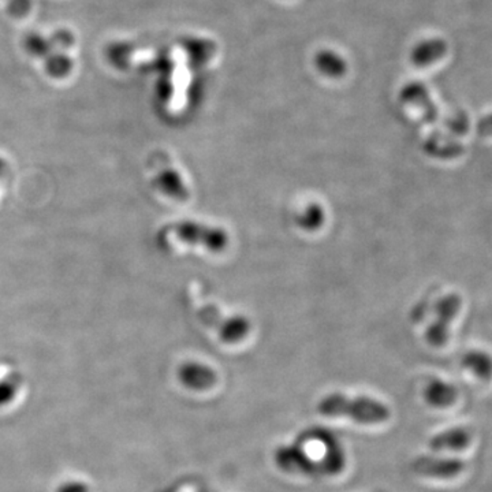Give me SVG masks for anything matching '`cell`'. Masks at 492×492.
Masks as SVG:
<instances>
[{
	"label": "cell",
	"instance_id": "10",
	"mask_svg": "<svg viewBox=\"0 0 492 492\" xmlns=\"http://www.w3.org/2000/svg\"><path fill=\"white\" fill-rule=\"evenodd\" d=\"M462 364L467 369L473 372L476 377L483 378V379H488L489 374H491L489 357L486 353H481V351H470L462 359Z\"/></svg>",
	"mask_w": 492,
	"mask_h": 492
},
{
	"label": "cell",
	"instance_id": "12",
	"mask_svg": "<svg viewBox=\"0 0 492 492\" xmlns=\"http://www.w3.org/2000/svg\"><path fill=\"white\" fill-rule=\"evenodd\" d=\"M25 50L31 54L32 56H36V58L45 59L48 55L54 53L56 50L54 47L53 43H51L50 37L42 36L39 34H31L29 36L25 37Z\"/></svg>",
	"mask_w": 492,
	"mask_h": 492
},
{
	"label": "cell",
	"instance_id": "3",
	"mask_svg": "<svg viewBox=\"0 0 492 492\" xmlns=\"http://www.w3.org/2000/svg\"><path fill=\"white\" fill-rule=\"evenodd\" d=\"M465 469V462L456 458L423 456L412 462V470L423 477L453 478Z\"/></svg>",
	"mask_w": 492,
	"mask_h": 492
},
{
	"label": "cell",
	"instance_id": "1",
	"mask_svg": "<svg viewBox=\"0 0 492 492\" xmlns=\"http://www.w3.org/2000/svg\"><path fill=\"white\" fill-rule=\"evenodd\" d=\"M319 412L330 418H348L362 424L386 423L391 412L385 404L368 397H350L331 394L324 397L319 404Z\"/></svg>",
	"mask_w": 492,
	"mask_h": 492
},
{
	"label": "cell",
	"instance_id": "15",
	"mask_svg": "<svg viewBox=\"0 0 492 492\" xmlns=\"http://www.w3.org/2000/svg\"><path fill=\"white\" fill-rule=\"evenodd\" d=\"M50 40L56 50L64 51V53L74 44V36H73L72 32L64 31V29L54 32L51 34Z\"/></svg>",
	"mask_w": 492,
	"mask_h": 492
},
{
	"label": "cell",
	"instance_id": "4",
	"mask_svg": "<svg viewBox=\"0 0 492 492\" xmlns=\"http://www.w3.org/2000/svg\"><path fill=\"white\" fill-rule=\"evenodd\" d=\"M181 380L189 389L205 390L215 385L216 374L207 365L188 364L181 369Z\"/></svg>",
	"mask_w": 492,
	"mask_h": 492
},
{
	"label": "cell",
	"instance_id": "7",
	"mask_svg": "<svg viewBox=\"0 0 492 492\" xmlns=\"http://www.w3.org/2000/svg\"><path fill=\"white\" fill-rule=\"evenodd\" d=\"M426 399L434 408H448L457 399V389L450 383L434 380L426 390Z\"/></svg>",
	"mask_w": 492,
	"mask_h": 492
},
{
	"label": "cell",
	"instance_id": "11",
	"mask_svg": "<svg viewBox=\"0 0 492 492\" xmlns=\"http://www.w3.org/2000/svg\"><path fill=\"white\" fill-rule=\"evenodd\" d=\"M45 61V70L53 77L62 78L69 74L73 69V61L64 51H54Z\"/></svg>",
	"mask_w": 492,
	"mask_h": 492
},
{
	"label": "cell",
	"instance_id": "9",
	"mask_svg": "<svg viewBox=\"0 0 492 492\" xmlns=\"http://www.w3.org/2000/svg\"><path fill=\"white\" fill-rule=\"evenodd\" d=\"M316 66L323 74L329 75V77H340L346 72L345 61L337 54L330 53V51L319 54L318 58H316Z\"/></svg>",
	"mask_w": 492,
	"mask_h": 492
},
{
	"label": "cell",
	"instance_id": "6",
	"mask_svg": "<svg viewBox=\"0 0 492 492\" xmlns=\"http://www.w3.org/2000/svg\"><path fill=\"white\" fill-rule=\"evenodd\" d=\"M446 53H448V45L445 42L438 39L428 40V42L421 43L413 50L412 61L418 66H428V64L442 59Z\"/></svg>",
	"mask_w": 492,
	"mask_h": 492
},
{
	"label": "cell",
	"instance_id": "2",
	"mask_svg": "<svg viewBox=\"0 0 492 492\" xmlns=\"http://www.w3.org/2000/svg\"><path fill=\"white\" fill-rule=\"evenodd\" d=\"M462 301L457 294L443 297L437 302L435 312H437V320L427 330L426 338L431 345L442 346L448 340L450 334L451 321L456 318L457 313L461 310Z\"/></svg>",
	"mask_w": 492,
	"mask_h": 492
},
{
	"label": "cell",
	"instance_id": "5",
	"mask_svg": "<svg viewBox=\"0 0 492 492\" xmlns=\"http://www.w3.org/2000/svg\"><path fill=\"white\" fill-rule=\"evenodd\" d=\"M470 443L469 432L465 428H451L435 435L429 440V448L434 451H459Z\"/></svg>",
	"mask_w": 492,
	"mask_h": 492
},
{
	"label": "cell",
	"instance_id": "16",
	"mask_svg": "<svg viewBox=\"0 0 492 492\" xmlns=\"http://www.w3.org/2000/svg\"><path fill=\"white\" fill-rule=\"evenodd\" d=\"M7 9L13 17H25L32 9V0H6Z\"/></svg>",
	"mask_w": 492,
	"mask_h": 492
},
{
	"label": "cell",
	"instance_id": "14",
	"mask_svg": "<svg viewBox=\"0 0 492 492\" xmlns=\"http://www.w3.org/2000/svg\"><path fill=\"white\" fill-rule=\"evenodd\" d=\"M132 54H133V48L129 44H125V43L111 45L107 51L108 58L111 59L113 64H118L119 67L126 64Z\"/></svg>",
	"mask_w": 492,
	"mask_h": 492
},
{
	"label": "cell",
	"instance_id": "8",
	"mask_svg": "<svg viewBox=\"0 0 492 492\" xmlns=\"http://www.w3.org/2000/svg\"><path fill=\"white\" fill-rule=\"evenodd\" d=\"M250 320L245 316H232L224 321L221 329V337L224 342L237 343L250 332Z\"/></svg>",
	"mask_w": 492,
	"mask_h": 492
},
{
	"label": "cell",
	"instance_id": "13",
	"mask_svg": "<svg viewBox=\"0 0 492 492\" xmlns=\"http://www.w3.org/2000/svg\"><path fill=\"white\" fill-rule=\"evenodd\" d=\"M324 221V211L321 208V205L319 204H310L305 208L304 212L300 213L297 216V224L302 229L310 230L313 231L315 229L323 224Z\"/></svg>",
	"mask_w": 492,
	"mask_h": 492
}]
</instances>
